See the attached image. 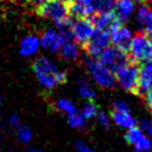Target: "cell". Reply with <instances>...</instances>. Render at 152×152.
Masks as SVG:
<instances>
[{
    "mask_svg": "<svg viewBox=\"0 0 152 152\" xmlns=\"http://www.w3.org/2000/svg\"><path fill=\"white\" fill-rule=\"evenodd\" d=\"M32 70L37 81L44 89L52 90L56 86L66 82V72L61 71L48 57H38L32 64Z\"/></svg>",
    "mask_w": 152,
    "mask_h": 152,
    "instance_id": "6da1fadb",
    "label": "cell"
},
{
    "mask_svg": "<svg viewBox=\"0 0 152 152\" xmlns=\"http://www.w3.org/2000/svg\"><path fill=\"white\" fill-rule=\"evenodd\" d=\"M126 51L133 63L144 64L152 59V38L142 32H138L132 37Z\"/></svg>",
    "mask_w": 152,
    "mask_h": 152,
    "instance_id": "7a4b0ae2",
    "label": "cell"
},
{
    "mask_svg": "<svg viewBox=\"0 0 152 152\" xmlns=\"http://www.w3.org/2000/svg\"><path fill=\"white\" fill-rule=\"evenodd\" d=\"M84 63H86L88 74L99 87L104 89H110L115 87L116 81H115L114 74L109 71L103 64H101L96 57L87 56L84 58Z\"/></svg>",
    "mask_w": 152,
    "mask_h": 152,
    "instance_id": "3957f363",
    "label": "cell"
},
{
    "mask_svg": "<svg viewBox=\"0 0 152 152\" xmlns=\"http://www.w3.org/2000/svg\"><path fill=\"white\" fill-rule=\"evenodd\" d=\"M96 58L101 64H103L113 74H115L118 70H120L121 68L131 63L127 51L114 45H109L106 49H103Z\"/></svg>",
    "mask_w": 152,
    "mask_h": 152,
    "instance_id": "277c9868",
    "label": "cell"
},
{
    "mask_svg": "<svg viewBox=\"0 0 152 152\" xmlns=\"http://www.w3.org/2000/svg\"><path fill=\"white\" fill-rule=\"evenodd\" d=\"M139 71L140 68L135 63H128L126 66L121 68L115 72V81L119 83V86L134 95H137V88H138V81H139Z\"/></svg>",
    "mask_w": 152,
    "mask_h": 152,
    "instance_id": "5b68a950",
    "label": "cell"
},
{
    "mask_svg": "<svg viewBox=\"0 0 152 152\" xmlns=\"http://www.w3.org/2000/svg\"><path fill=\"white\" fill-rule=\"evenodd\" d=\"M36 13H38L43 18L53 20L55 24L69 17L68 5L62 2L61 0H49L38 10H36Z\"/></svg>",
    "mask_w": 152,
    "mask_h": 152,
    "instance_id": "8992f818",
    "label": "cell"
},
{
    "mask_svg": "<svg viewBox=\"0 0 152 152\" xmlns=\"http://www.w3.org/2000/svg\"><path fill=\"white\" fill-rule=\"evenodd\" d=\"M110 38H109V31L106 28H95L89 42L83 46L87 56L90 57H97L99 53L109 46Z\"/></svg>",
    "mask_w": 152,
    "mask_h": 152,
    "instance_id": "52a82bcc",
    "label": "cell"
},
{
    "mask_svg": "<svg viewBox=\"0 0 152 152\" xmlns=\"http://www.w3.org/2000/svg\"><path fill=\"white\" fill-rule=\"evenodd\" d=\"M94 30L95 27L90 18H78L72 20L71 36H72V39L81 46H84L89 42Z\"/></svg>",
    "mask_w": 152,
    "mask_h": 152,
    "instance_id": "ba28073f",
    "label": "cell"
},
{
    "mask_svg": "<svg viewBox=\"0 0 152 152\" xmlns=\"http://www.w3.org/2000/svg\"><path fill=\"white\" fill-rule=\"evenodd\" d=\"M125 140L128 145L133 146L135 152H150L152 150L151 139L142 132L140 127H132L127 129L125 134Z\"/></svg>",
    "mask_w": 152,
    "mask_h": 152,
    "instance_id": "9c48e42d",
    "label": "cell"
},
{
    "mask_svg": "<svg viewBox=\"0 0 152 152\" xmlns=\"http://www.w3.org/2000/svg\"><path fill=\"white\" fill-rule=\"evenodd\" d=\"M108 31L110 43L114 46H118L122 50H127L128 44L133 37V32L124 23H120L118 20L108 28Z\"/></svg>",
    "mask_w": 152,
    "mask_h": 152,
    "instance_id": "30bf717a",
    "label": "cell"
},
{
    "mask_svg": "<svg viewBox=\"0 0 152 152\" xmlns=\"http://www.w3.org/2000/svg\"><path fill=\"white\" fill-rule=\"evenodd\" d=\"M135 24L139 28V32H142L152 38V7L141 5L137 11Z\"/></svg>",
    "mask_w": 152,
    "mask_h": 152,
    "instance_id": "8fae6325",
    "label": "cell"
},
{
    "mask_svg": "<svg viewBox=\"0 0 152 152\" xmlns=\"http://www.w3.org/2000/svg\"><path fill=\"white\" fill-rule=\"evenodd\" d=\"M152 88V59L141 64L139 71V81L137 88V95H145Z\"/></svg>",
    "mask_w": 152,
    "mask_h": 152,
    "instance_id": "7c38bea8",
    "label": "cell"
},
{
    "mask_svg": "<svg viewBox=\"0 0 152 152\" xmlns=\"http://www.w3.org/2000/svg\"><path fill=\"white\" fill-rule=\"evenodd\" d=\"M61 36L57 31H55L53 28H48L45 30L40 38H39V43H40V46L45 50H49L50 52L55 53V52H58L59 50V45H61Z\"/></svg>",
    "mask_w": 152,
    "mask_h": 152,
    "instance_id": "4fadbf2b",
    "label": "cell"
},
{
    "mask_svg": "<svg viewBox=\"0 0 152 152\" xmlns=\"http://www.w3.org/2000/svg\"><path fill=\"white\" fill-rule=\"evenodd\" d=\"M61 45H59V55L63 59L66 61H76L80 56V49L78 44L72 38H62Z\"/></svg>",
    "mask_w": 152,
    "mask_h": 152,
    "instance_id": "5bb4252c",
    "label": "cell"
},
{
    "mask_svg": "<svg viewBox=\"0 0 152 152\" xmlns=\"http://www.w3.org/2000/svg\"><path fill=\"white\" fill-rule=\"evenodd\" d=\"M134 10H135V4L133 0H116L113 12L118 21L125 23L126 20L129 19Z\"/></svg>",
    "mask_w": 152,
    "mask_h": 152,
    "instance_id": "9a60e30c",
    "label": "cell"
},
{
    "mask_svg": "<svg viewBox=\"0 0 152 152\" xmlns=\"http://www.w3.org/2000/svg\"><path fill=\"white\" fill-rule=\"evenodd\" d=\"M40 48L39 38L37 36H26L20 40L19 44V53L23 57H32L37 55Z\"/></svg>",
    "mask_w": 152,
    "mask_h": 152,
    "instance_id": "2e32d148",
    "label": "cell"
},
{
    "mask_svg": "<svg viewBox=\"0 0 152 152\" xmlns=\"http://www.w3.org/2000/svg\"><path fill=\"white\" fill-rule=\"evenodd\" d=\"M89 18H90L95 28H106V30H108L116 21V18H115V14H114L113 11L95 13Z\"/></svg>",
    "mask_w": 152,
    "mask_h": 152,
    "instance_id": "e0dca14e",
    "label": "cell"
},
{
    "mask_svg": "<svg viewBox=\"0 0 152 152\" xmlns=\"http://www.w3.org/2000/svg\"><path fill=\"white\" fill-rule=\"evenodd\" d=\"M110 116H112V120H113L119 127L129 129V128L137 126V121H135V119L132 116V114H131L129 112H124V110H115V109H113L112 113H110Z\"/></svg>",
    "mask_w": 152,
    "mask_h": 152,
    "instance_id": "ac0fdd59",
    "label": "cell"
},
{
    "mask_svg": "<svg viewBox=\"0 0 152 152\" xmlns=\"http://www.w3.org/2000/svg\"><path fill=\"white\" fill-rule=\"evenodd\" d=\"M77 88H78V94L82 99H84L87 101H93L95 99L96 93L87 78L80 77L77 80Z\"/></svg>",
    "mask_w": 152,
    "mask_h": 152,
    "instance_id": "d6986e66",
    "label": "cell"
},
{
    "mask_svg": "<svg viewBox=\"0 0 152 152\" xmlns=\"http://www.w3.org/2000/svg\"><path fill=\"white\" fill-rule=\"evenodd\" d=\"M53 107H55L56 110L66 114V116L77 113L76 106H75L70 100H68V99H59V100H57V101L55 102Z\"/></svg>",
    "mask_w": 152,
    "mask_h": 152,
    "instance_id": "ffe728a7",
    "label": "cell"
},
{
    "mask_svg": "<svg viewBox=\"0 0 152 152\" xmlns=\"http://www.w3.org/2000/svg\"><path fill=\"white\" fill-rule=\"evenodd\" d=\"M116 0H91V7L95 13L100 12H109L114 10Z\"/></svg>",
    "mask_w": 152,
    "mask_h": 152,
    "instance_id": "44dd1931",
    "label": "cell"
},
{
    "mask_svg": "<svg viewBox=\"0 0 152 152\" xmlns=\"http://www.w3.org/2000/svg\"><path fill=\"white\" fill-rule=\"evenodd\" d=\"M97 113H99V110H97V104L94 103L93 101H88L87 103H84L83 107H82V110H81V115H82L86 120L96 118V114H97Z\"/></svg>",
    "mask_w": 152,
    "mask_h": 152,
    "instance_id": "7402d4cb",
    "label": "cell"
},
{
    "mask_svg": "<svg viewBox=\"0 0 152 152\" xmlns=\"http://www.w3.org/2000/svg\"><path fill=\"white\" fill-rule=\"evenodd\" d=\"M15 133H17V139L23 144H27L32 139V131L27 126L21 125L15 129Z\"/></svg>",
    "mask_w": 152,
    "mask_h": 152,
    "instance_id": "603a6c76",
    "label": "cell"
},
{
    "mask_svg": "<svg viewBox=\"0 0 152 152\" xmlns=\"http://www.w3.org/2000/svg\"><path fill=\"white\" fill-rule=\"evenodd\" d=\"M68 122L71 127L74 128H83L86 126V119L81 115V113H75V114H71V115H68Z\"/></svg>",
    "mask_w": 152,
    "mask_h": 152,
    "instance_id": "cb8c5ba5",
    "label": "cell"
},
{
    "mask_svg": "<svg viewBox=\"0 0 152 152\" xmlns=\"http://www.w3.org/2000/svg\"><path fill=\"white\" fill-rule=\"evenodd\" d=\"M96 119H97V122L100 124L101 127H103L104 129H108L109 128V126H110V119H109V116L104 112H99L96 114Z\"/></svg>",
    "mask_w": 152,
    "mask_h": 152,
    "instance_id": "d4e9b609",
    "label": "cell"
},
{
    "mask_svg": "<svg viewBox=\"0 0 152 152\" xmlns=\"http://www.w3.org/2000/svg\"><path fill=\"white\" fill-rule=\"evenodd\" d=\"M7 124L11 128H13L14 131L21 126V120H20V116L18 114H11L8 120H7Z\"/></svg>",
    "mask_w": 152,
    "mask_h": 152,
    "instance_id": "484cf974",
    "label": "cell"
},
{
    "mask_svg": "<svg viewBox=\"0 0 152 152\" xmlns=\"http://www.w3.org/2000/svg\"><path fill=\"white\" fill-rule=\"evenodd\" d=\"M139 127L142 129V132H144L146 135H148V137L152 138V122H150V121H147V120H142V121L140 122V126H139Z\"/></svg>",
    "mask_w": 152,
    "mask_h": 152,
    "instance_id": "4316f807",
    "label": "cell"
},
{
    "mask_svg": "<svg viewBox=\"0 0 152 152\" xmlns=\"http://www.w3.org/2000/svg\"><path fill=\"white\" fill-rule=\"evenodd\" d=\"M75 148L77 152H95L94 150H91L86 142L81 141V140H77L75 141Z\"/></svg>",
    "mask_w": 152,
    "mask_h": 152,
    "instance_id": "83f0119b",
    "label": "cell"
},
{
    "mask_svg": "<svg viewBox=\"0 0 152 152\" xmlns=\"http://www.w3.org/2000/svg\"><path fill=\"white\" fill-rule=\"evenodd\" d=\"M113 109H115V110L129 112V106H128L125 101H114V102H113Z\"/></svg>",
    "mask_w": 152,
    "mask_h": 152,
    "instance_id": "f1b7e54d",
    "label": "cell"
},
{
    "mask_svg": "<svg viewBox=\"0 0 152 152\" xmlns=\"http://www.w3.org/2000/svg\"><path fill=\"white\" fill-rule=\"evenodd\" d=\"M49 0H28L27 4H30L34 10H38L40 6H43L45 2H48Z\"/></svg>",
    "mask_w": 152,
    "mask_h": 152,
    "instance_id": "f546056e",
    "label": "cell"
},
{
    "mask_svg": "<svg viewBox=\"0 0 152 152\" xmlns=\"http://www.w3.org/2000/svg\"><path fill=\"white\" fill-rule=\"evenodd\" d=\"M145 96V102H146V104H147V107L152 110V88L144 95Z\"/></svg>",
    "mask_w": 152,
    "mask_h": 152,
    "instance_id": "4dcf8cb0",
    "label": "cell"
},
{
    "mask_svg": "<svg viewBox=\"0 0 152 152\" xmlns=\"http://www.w3.org/2000/svg\"><path fill=\"white\" fill-rule=\"evenodd\" d=\"M12 2H15V4H27L28 0H10Z\"/></svg>",
    "mask_w": 152,
    "mask_h": 152,
    "instance_id": "1f68e13d",
    "label": "cell"
},
{
    "mask_svg": "<svg viewBox=\"0 0 152 152\" xmlns=\"http://www.w3.org/2000/svg\"><path fill=\"white\" fill-rule=\"evenodd\" d=\"M62 2H64V4H66V5H70L71 2H74L75 0H61Z\"/></svg>",
    "mask_w": 152,
    "mask_h": 152,
    "instance_id": "d6a6232c",
    "label": "cell"
},
{
    "mask_svg": "<svg viewBox=\"0 0 152 152\" xmlns=\"http://www.w3.org/2000/svg\"><path fill=\"white\" fill-rule=\"evenodd\" d=\"M30 152H43V151H40V150H31Z\"/></svg>",
    "mask_w": 152,
    "mask_h": 152,
    "instance_id": "836d02e7",
    "label": "cell"
},
{
    "mask_svg": "<svg viewBox=\"0 0 152 152\" xmlns=\"http://www.w3.org/2000/svg\"><path fill=\"white\" fill-rule=\"evenodd\" d=\"M1 104H2V96L0 95V106H1Z\"/></svg>",
    "mask_w": 152,
    "mask_h": 152,
    "instance_id": "e575fe53",
    "label": "cell"
},
{
    "mask_svg": "<svg viewBox=\"0 0 152 152\" xmlns=\"http://www.w3.org/2000/svg\"><path fill=\"white\" fill-rule=\"evenodd\" d=\"M133 1H138V2H145V0H133Z\"/></svg>",
    "mask_w": 152,
    "mask_h": 152,
    "instance_id": "d590c367",
    "label": "cell"
},
{
    "mask_svg": "<svg viewBox=\"0 0 152 152\" xmlns=\"http://www.w3.org/2000/svg\"><path fill=\"white\" fill-rule=\"evenodd\" d=\"M0 141H1V133H0Z\"/></svg>",
    "mask_w": 152,
    "mask_h": 152,
    "instance_id": "8d00e7d4",
    "label": "cell"
},
{
    "mask_svg": "<svg viewBox=\"0 0 152 152\" xmlns=\"http://www.w3.org/2000/svg\"><path fill=\"white\" fill-rule=\"evenodd\" d=\"M151 122H152V119H151Z\"/></svg>",
    "mask_w": 152,
    "mask_h": 152,
    "instance_id": "74e56055",
    "label": "cell"
}]
</instances>
